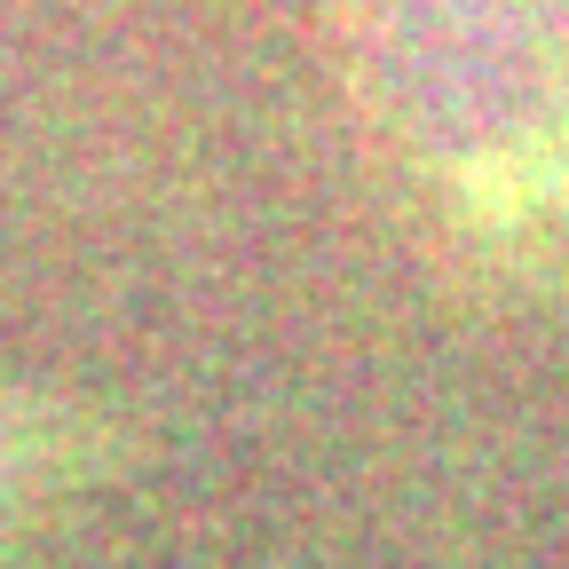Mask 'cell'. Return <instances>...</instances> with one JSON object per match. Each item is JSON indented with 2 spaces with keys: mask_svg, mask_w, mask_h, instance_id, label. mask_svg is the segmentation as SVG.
<instances>
[{
  "mask_svg": "<svg viewBox=\"0 0 569 569\" xmlns=\"http://www.w3.org/2000/svg\"><path fill=\"white\" fill-rule=\"evenodd\" d=\"M372 96L467 230L569 206V0H356Z\"/></svg>",
  "mask_w": 569,
  "mask_h": 569,
  "instance_id": "cell-1",
  "label": "cell"
}]
</instances>
